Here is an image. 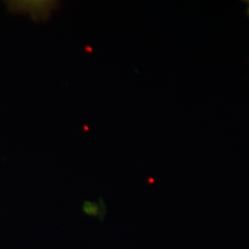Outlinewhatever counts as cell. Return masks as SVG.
<instances>
[{"mask_svg": "<svg viewBox=\"0 0 249 249\" xmlns=\"http://www.w3.org/2000/svg\"></svg>", "mask_w": 249, "mask_h": 249, "instance_id": "cell-3", "label": "cell"}, {"mask_svg": "<svg viewBox=\"0 0 249 249\" xmlns=\"http://www.w3.org/2000/svg\"><path fill=\"white\" fill-rule=\"evenodd\" d=\"M82 213L89 217H100L101 211L100 206L96 202H92L89 200H85L81 205Z\"/></svg>", "mask_w": 249, "mask_h": 249, "instance_id": "cell-1", "label": "cell"}, {"mask_svg": "<svg viewBox=\"0 0 249 249\" xmlns=\"http://www.w3.org/2000/svg\"><path fill=\"white\" fill-rule=\"evenodd\" d=\"M98 204L99 206H100V211H101V215H100V217H99V220H100L101 222H103V221L105 220L106 216H107V209L106 203H105V201H104V199H103L102 196H99Z\"/></svg>", "mask_w": 249, "mask_h": 249, "instance_id": "cell-2", "label": "cell"}]
</instances>
